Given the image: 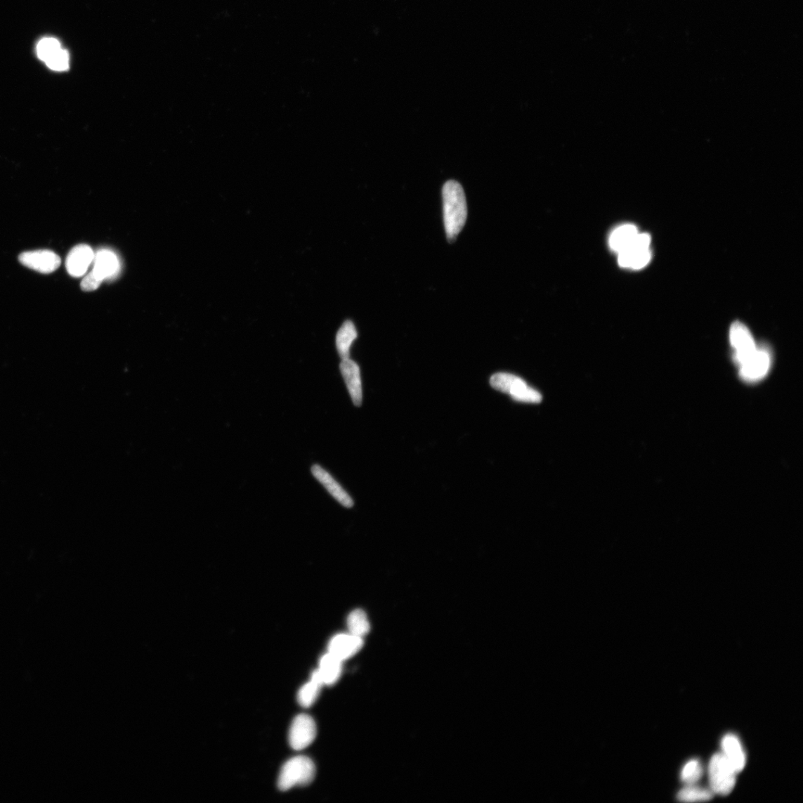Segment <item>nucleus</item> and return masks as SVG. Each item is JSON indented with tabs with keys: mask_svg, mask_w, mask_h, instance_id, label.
Here are the masks:
<instances>
[{
	"mask_svg": "<svg viewBox=\"0 0 803 803\" xmlns=\"http://www.w3.org/2000/svg\"><path fill=\"white\" fill-rule=\"evenodd\" d=\"M443 223L446 237L453 242L462 232L467 219V205L462 185L455 181L446 182L442 190Z\"/></svg>",
	"mask_w": 803,
	"mask_h": 803,
	"instance_id": "obj_1",
	"label": "nucleus"
},
{
	"mask_svg": "<svg viewBox=\"0 0 803 803\" xmlns=\"http://www.w3.org/2000/svg\"><path fill=\"white\" fill-rule=\"evenodd\" d=\"M315 766L307 757H296L287 761L282 767L278 781L280 791L286 792L295 786L310 785L315 778Z\"/></svg>",
	"mask_w": 803,
	"mask_h": 803,
	"instance_id": "obj_2",
	"label": "nucleus"
},
{
	"mask_svg": "<svg viewBox=\"0 0 803 803\" xmlns=\"http://www.w3.org/2000/svg\"><path fill=\"white\" fill-rule=\"evenodd\" d=\"M490 382L494 389L511 395L514 400L530 403L542 400L540 392L529 387L525 380L517 376L498 373L492 376Z\"/></svg>",
	"mask_w": 803,
	"mask_h": 803,
	"instance_id": "obj_3",
	"label": "nucleus"
},
{
	"mask_svg": "<svg viewBox=\"0 0 803 803\" xmlns=\"http://www.w3.org/2000/svg\"><path fill=\"white\" fill-rule=\"evenodd\" d=\"M736 773L723 754L714 755L709 766L712 792L722 795H729L735 786Z\"/></svg>",
	"mask_w": 803,
	"mask_h": 803,
	"instance_id": "obj_4",
	"label": "nucleus"
},
{
	"mask_svg": "<svg viewBox=\"0 0 803 803\" xmlns=\"http://www.w3.org/2000/svg\"><path fill=\"white\" fill-rule=\"evenodd\" d=\"M650 245L651 237L646 233H639L626 249L618 254L619 265L634 270L643 269L652 259Z\"/></svg>",
	"mask_w": 803,
	"mask_h": 803,
	"instance_id": "obj_5",
	"label": "nucleus"
},
{
	"mask_svg": "<svg viewBox=\"0 0 803 803\" xmlns=\"http://www.w3.org/2000/svg\"><path fill=\"white\" fill-rule=\"evenodd\" d=\"M772 364V355L766 347H757L739 367V375L744 381L756 382L766 377Z\"/></svg>",
	"mask_w": 803,
	"mask_h": 803,
	"instance_id": "obj_6",
	"label": "nucleus"
},
{
	"mask_svg": "<svg viewBox=\"0 0 803 803\" xmlns=\"http://www.w3.org/2000/svg\"><path fill=\"white\" fill-rule=\"evenodd\" d=\"M316 733V724L313 719L306 714H301L291 724L289 743L292 749L303 750L313 743Z\"/></svg>",
	"mask_w": 803,
	"mask_h": 803,
	"instance_id": "obj_7",
	"label": "nucleus"
},
{
	"mask_svg": "<svg viewBox=\"0 0 803 803\" xmlns=\"http://www.w3.org/2000/svg\"><path fill=\"white\" fill-rule=\"evenodd\" d=\"M730 341L734 349V360L738 365L743 363L757 348L749 329L740 322H734L730 330Z\"/></svg>",
	"mask_w": 803,
	"mask_h": 803,
	"instance_id": "obj_8",
	"label": "nucleus"
},
{
	"mask_svg": "<svg viewBox=\"0 0 803 803\" xmlns=\"http://www.w3.org/2000/svg\"><path fill=\"white\" fill-rule=\"evenodd\" d=\"M19 261L30 269L44 274L55 272L61 263L58 254L49 250L23 252L19 256Z\"/></svg>",
	"mask_w": 803,
	"mask_h": 803,
	"instance_id": "obj_9",
	"label": "nucleus"
},
{
	"mask_svg": "<svg viewBox=\"0 0 803 803\" xmlns=\"http://www.w3.org/2000/svg\"><path fill=\"white\" fill-rule=\"evenodd\" d=\"M364 644L363 639L351 634H339L330 640L328 653L345 661L358 653Z\"/></svg>",
	"mask_w": 803,
	"mask_h": 803,
	"instance_id": "obj_10",
	"label": "nucleus"
},
{
	"mask_svg": "<svg viewBox=\"0 0 803 803\" xmlns=\"http://www.w3.org/2000/svg\"><path fill=\"white\" fill-rule=\"evenodd\" d=\"M342 661L329 653L324 655L318 668L311 674V679L324 686L334 685L342 672Z\"/></svg>",
	"mask_w": 803,
	"mask_h": 803,
	"instance_id": "obj_11",
	"label": "nucleus"
},
{
	"mask_svg": "<svg viewBox=\"0 0 803 803\" xmlns=\"http://www.w3.org/2000/svg\"><path fill=\"white\" fill-rule=\"evenodd\" d=\"M340 371L353 404L360 406L363 403V386L360 366L350 358L341 360Z\"/></svg>",
	"mask_w": 803,
	"mask_h": 803,
	"instance_id": "obj_12",
	"label": "nucleus"
},
{
	"mask_svg": "<svg viewBox=\"0 0 803 803\" xmlns=\"http://www.w3.org/2000/svg\"><path fill=\"white\" fill-rule=\"evenodd\" d=\"M95 253L91 247L81 244L74 247L68 254L66 266L67 272L74 278L83 276L93 262Z\"/></svg>",
	"mask_w": 803,
	"mask_h": 803,
	"instance_id": "obj_13",
	"label": "nucleus"
},
{
	"mask_svg": "<svg viewBox=\"0 0 803 803\" xmlns=\"http://www.w3.org/2000/svg\"><path fill=\"white\" fill-rule=\"evenodd\" d=\"M311 471L313 476L322 484L329 493L341 505L348 508L353 507V502L351 496L328 471L320 465H314L311 469Z\"/></svg>",
	"mask_w": 803,
	"mask_h": 803,
	"instance_id": "obj_14",
	"label": "nucleus"
},
{
	"mask_svg": "<svg viewBox=\"0 0 803 803\" xmlns=\"http://www.w3.org/2000/svg\"><path fill=\"white\" fill-rule=\"evenodd\" d=\"M93 271L105 280L117 275L119 271V261L116 254L111 250L102 249L95 254Z\"/></svg>",
	"mask_w": 803,
	"mask_h": 803,
	"instance_id": "obj_15",
	"label": "nucleus"
},
{
	"mask_svg": "<svg viewBox=\"0 0 803 803\" xmlns=\"http://www.w3.org/2000/svg\"><path fill=\"white\" fill-rule=\"evenodd\" d=\"M723 755L731 764L737 773L741 772L746 763V757L739 739L733 734L726 735L722 742Z\"/></svg>",
	"mask_w": 803,
	"mask_h": 803,
	"instance_id": "obj_16",
	"label": "nucleus"
},
{
	"mask_svg": "<svg viewBox=\"0 0 803 803\" xmlns=\"http://www.w3.org/2000/svg\"><path fill=\"white\" fill-rule=\"evenodd\" d=\"M639 233V229L632 224L620 226L611 233L609 237V246L618 254L626 249Z\"/></svg>",
	"mask_w": 803,
	"mask_h": 803,
	"instance_id": "obj_17",
	"label": "nucleus"
},
{
	"mask_svg": "<svg viewBox=\"0 0 803 803\" xmlns=\"http://www.w3.org/2000/svg\"><path fill=\"white\" fill-rule=\"evenodd\" d=\"M358 337L354 324L351 321L344 322L338 331L336 344L341 360L350 358V351L353 342Z\"/></svg>",
	"mask_w": 803,
	"mask_h": 803,
	"instance_id": "obj_18",
	"label": "nucleus"
},
{
	"mask_svg": "<svg viewBox=\"0 0 803 803\" xmlns=\"http://www.w3.org/2000/svg\"><path fill=\"white\" fill-rule=\"evenodd\" d=\"M348 627L350 634L362 637L370 632V622L364 611L356 609L348 618Z\"/></svg>",
	"mask_w": 803,
	"mask_h": 803,
	"instance_id": "obj_19",
	"label": "nucleus"
},
{
	"mask_svg": "<svg viewBox=\"0 0 803 803\" xmlns=\"http://www.w3.org/2000/svg\"><path fill=\"white\" fill-rule=\"evenodd\" d=\"M322 685L311 679V681L304 684L299 691L298 703L305 708L311 707L320 696Z\"/></svg>",
	"mask_w": 803,
	"mask_h": 803,
	"instance_id": "obj_20",
	"label": "nucleus"
},
{
	"mask_svg": "<svg viewBox=\"0 0 803 803\" xmlns=\"http://www.w3.org/2000/svg\"><path fill=\"white\" fill-rule=\"evenodd\" d=\"M678 798L686 802H703L711 799L712 793L707 789L690 785L681 790Z\"/></svg>",
	"mask_w": 803,
	"mask_h": 803,
	"instance_id": "obj_21",
	"label": "nucleus"
},
{
	"mask_svg": "<svg viewBox=\"0 0 803 803\" xmlns=\"http://www.w3.org/2000/svg\"><path fill=\"white\" fill-rule=\"evenodd\" d=\"M62 48L60 42L54 37H44L37 44L36 53L44 63Z\"/></svg>",
	"mask_w": 803,
	"mask_h": 803,
	"instance_id": "obj_22",
	"label": "nucleus"
},
{
	"mask_svg": "<svg viewBox=\"0 0 803 803\" xmlns=\"http://www.w3.org/2000/svg\"><path fill=\"white\" fill-rule=\"evenodd\" d=\"M703 770L700 762L693 759L685 764L681 771V780L684 783L692 785L698 782L702 777Z\"/></svg>",
	"mask_w": 803,
	"mask_h": 803,
	"instance_id": "obj_23",
	"label": "nucleus"
},
{
	"mask_svg": "<svg viewBox=\"0 0 803 803\" xmlns=\"http://www.w3.org/2000/svg\"><path fill=\"white\" fill-rule=\"evenodd\" d=\"M50 70L56 72H65L70 68V54L67 50L61 48L54 56L45 62Z\"/></svg>",
	"mask_w": 803,
	"mask_h": 803,
	"instance_id": "obj_24",
	"label": "nucleus"
},
{
	"mask_svg": "<svg viewBox=\"0 0 803 803\" xmlns=\"http://www.w3.org/2000/svg\"><path fill=\"white\" fill-rule=\"evenodd\" d=\"M103 282L93 270L83 279L81 287L85 292H91L97 289Z\"/></svg>",
	"mask_w": 803,
	"mask_h": 803,
	"instance_id": "obj_25",
	"label": "nucleus"
}]
</instances>
